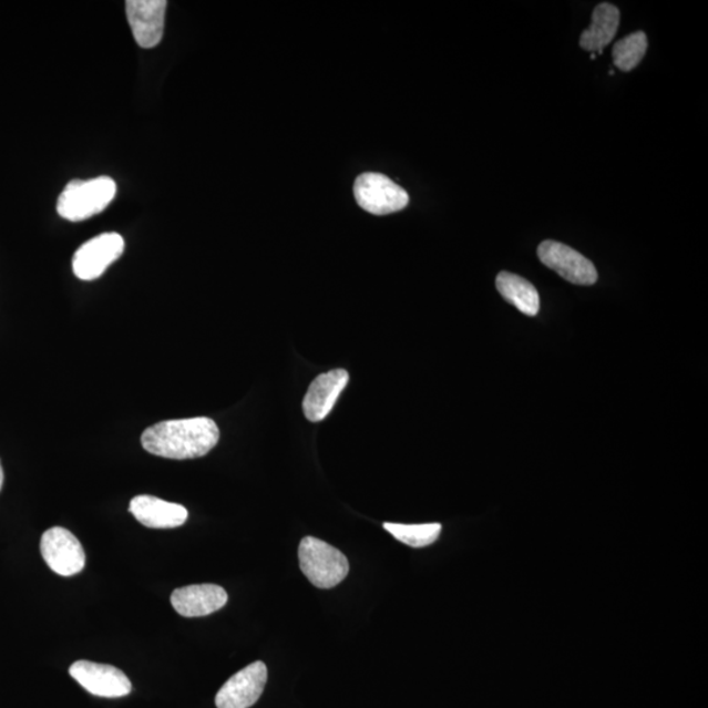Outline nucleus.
Instances as JSON below:
<instances>
[{
	"label": "nucleus",
	"instance_id": "nucleus-5",
	"mask_svg": "<svg viewBox=\"0 0 708 708\" xmlns=\"http://www.w3.org/2000/svg\"><path fill=\"white\" fill-rule=\"evenodd\" d=\"M125 240L117 233L95 236L78 248L73 257L74 275L82 281L96 280L110 266L123 256Z\"/></svg>",
	"mask_w": 708,
	"mask_h": 708
},
{
	"label": "nucleus",
	"instance_id": "nucleus-4",
	"mask_svg": "<svg viewBox=\"0 0 708 708\" xmlns=\"http://www.w3.org/2000/svg\"><path fill=\"white\" fill-rule=\"evenodd\" d=\"M353 193L357 204L374 216H388L410 204L409 193L382 174L360 175L356 178Z\"/></svg>",
	"mask_w": 708,
	"mask_h": 708
},
{
	"label": "nucleus",
	"instance_id": "nucleus-16",
	"mask_svg": "<svg viewBox=\"0 0 708 708\" xmlns=\"http://www.w3.org/2000/svg\"><path fill=\"white\" fill-rule=\"evenodd\" d=\"M383 527L393 538L413 548L432 545V543L439 540L442 531L441 524L402 525L384 522Z\"/></svg>",
	"mask_w": 708,
	"mask_h": 708
},
{
	"label": "nucleus",
	"instance_id": "nucleus-8",
	"mask_svg": "<svg viewBox=\"0 0 708 708\" xmlns=\"http://www.w3.org/2000/svg\"><path fill=\"white\" fill-rule=\"evenodd\" d=\"M540 260L550 269L560 274L564 280L575 285H593L598 275L593 263L563 243L543 242L538 247Z\"/></svg>",
	"mask_w": 708,
	"mask_h": 708
},
{
	"label": "nucleus",
	"instance_id": "nucleus-18",
	"mask_svg": "<svg viewBox=\"0 0 708 708\" xmlns=\"http://www.w3.org/2000/svg\"><path fill=\"white\" fill-rule=\"evenodd\" d=\"M3 482H4V472L2 468V462H0V491H2Z\"/></svg>",
	"mask_w": 708,
	"mask_h": 708
},
{
	"label": "nucleus",
	"instance_id": "nucleus-9",
	"mask_svg": "<svg viewBox=\"0 0 708 708\" xmlns=\"http://www.w3.org/2000/svg\"><path fill=\"white\" fill-rule=\"evenodd\" d=\"M268 679L267 665L256 661L238 671L222 686L216 697L218 708H249L260 699Z\"/></svg>",
	"mask_w": 708,
	"mask_h": 708
},
{
	"label": "nucleus",
	"instance_id": "nucleus-6",
	"mask_svg": "<svg viewBox=\"0 0 708 708\" xmlns=\"http://www.w3.org/2000/svg\"><path fill=\"white\" fill-rule=\"evenodd\" d=\"M41 555L49 568L60 576H74L82 572L85 554L73 533L55 526L49 529L41 538Z\"/></svg>",
	"mask_w": 708,
	"mask_h": 708
},
{
	"label": "nucleus",
	"instance_id": "nucleus-15",
	"mask_svg": "<svg viewBox=\"0 0 708 708\" xmlns=\"http://www.w3.org/2000/svg\"><path fill=\"white\" fill-rule=\"evenodd\" d=\"M496 288L502 297L527 317L540 311V295L532 283L510 271H502L496 278Z\"/></svg>",
	"mask_w": 708,
	"mask_h": 708
},
{
	"label": "nucleus",
	"instance_id": "nucleus-13",
	"mask_svg": "<svg viewBox=\"0 0 708 708\" xmlns=\"http://www.w3.org/2000/svg\"><path fill=\"white\" fill-rule=\"evenodd\" d=\"M129 511L140 524L152 529H174L188 520V511L183 505L150 495L135 496Z\"/></svg>",
	"mask_w": 708,
	"mask_h": 708
},
{
	"label": "nucleus",
	"instance_id": "nucleus-1",
	"mask_svg": "<svg viewBox=\"0 0 708 708\" xmlns=\"http://www.w3.org/2000/svg\"><path fill=\"white\" fill-rule=\"evenodd\" d=\"M219 441V429L209 418L162 421L143 432L146 452L167 460H195L212 452Z\"/></svg>",
	"mask_w": 708,
	"mask_h": 708
},
{
	"label": "nucleus",
	"instance_id": "nucleus-7",
	"mask_svg": "<svg viewBox=\"0 0 708 708\" xmlns=\"http://www.w3.org/2000/svg\"><path fill=\"white\" fill-rule=\"evenodd\" d=\"M70 676L85 690L102 698L126 697L132 691L131 679L123 670L112 665L76 661L71 665Z\"/></svg>",
	"mask_w": 708,
	"mask_h": 708
},
{
	"label": "nucleus",
	"instance_id": "nucleus-14",
	"mask_svg": "<svg viewBox=\"0 0 708 708\" xmlns=\"http://www.w3.org/2000/svg\"><path fill=\"white\" fill-rule=\"evenodd\" d=\"M620 13L610 3H601L593 11L592 24L582 33L581 47L593 54H601L617 34Z\"/></svg>",
	"mask_w": 708,
	"mask_h": 708
},
{
	"label": "nucleus",
	"instance_id": "nucleus-11",
	"mask_svg": "<svg viewBox=\"0 0 708 708\" xmlns=\"http://www.w3.org/2000/svg\"><path fill=\"white\" fill-rule=\"evenodd\" d=\"M349 382L348 371L336 369L315 378L304 399V412L307 420L319 423L334 410L340 393Z\"/></svg>",
	"mask_w": 708,
	"mask_h": 708
},
{
	"label": "nucleus",
	"instance_id": "nucleus-10",
	"mask_svg": "<svg viewBox=\"0 0 708 708\" xmlns=\"http://www.w3.org/2000/svg\"><path fill=\"white\" fill-rule=\"evenodd\" d=\"M166 11V0H127L126 18L141 48L153 49L161 44Z\"/></svg>",
	"mask_w": 708,
	"mask_h": 708
},
{
	"label": "nucleus",
	"instance_id": "nucleus-2",
	"mask_svg": "<svg viewBox=\"0 0 708 708\" xmlns=\"http://www.w3.org/2000/svg\"><path fill=\"white\" fill-rule=\"evenodd\" d=\"M116 182L110 176L73 181L61 193L57 212L70 222L85 220L105 211L116 197Z\"/></svg>",
	"mask_w": 708,
	"mask_h": 708
},
{
	"label": "nucleus",
	"instance_id": "nucleus-3",
	"mask_svg": "<svg viewBox=\"0 0 708 708\" xmlns=\"http://www.w3.org/2000/svg\"><path fill=\"white\" fill-rule=\"evenodd\" d=\"M299 567L309 582L319 589H331L349 574V562L340 550L328 543L306 536L299 543Z\"/></svg>",
	"mask_w": 708,
	"mask_h": 708
},
{
	"label": "nucleus",
	"instance_id": "nucleus-17",
	"mask_svg": "<svg viewBox=\"0 0 708 708\" xmlns=\"http://www.w3.org/2000/svg\"><path fill=\"white\" fill-rule=\"evenodd\" d=\"M648 41L645 32H635L622 39L613 49L614 64L619 70L633 71L647 52Z\"/></svg>",
	"mask_w": 708,
	"mask_h": 708
},
{
	"label": "nucleus",
	"instance_id": "nucleus-12",
	"mask_svg": "<svg viewBox=\"0 0 708 708\" xmlns=\"http://www.w3.org/2000/svg\"><path fill=\"white\" fill-rule=\"evenodd\" d=\"M227 593L216 584L183 586L171 595L174 609L185 618L205 617L227 604Z\"/></svg>",
	"mask_w": 708,
	"mask_h": 708
}]
</instances>
